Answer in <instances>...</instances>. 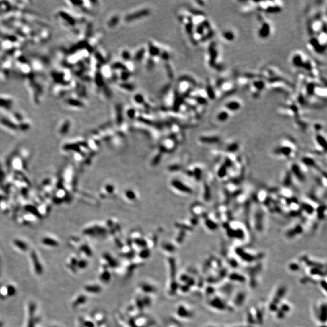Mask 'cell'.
I'll list each match as a JSON object with an SVG mask.
<instances>
[{"mask_svg":"<svg viewBox=\"0 0 327 327\" xmlns=\"http://www.w3.org/2000/svg\"><path fill=\"white\" fill-rule=\"evenodd\" d=\"M78 266L81 268H83L85 267V262L84 261H81L78 264Z\"/></svg>","mask_w":327,"mask_h":327,"instance_id":"obj_18","label":"cell"},{"mask_svg":"<svg viewBox=\"0 0 327 327\" xmlns=\"http://www.w3.org/2000/svg\"><path fill=\"white\" fill-rule=\"evenodd\" d=\"M4 199H5V198L4 197V196H2V195H0V201H2V200H4Z\"/></svg>","mask_w":327,"mask_h":327,"instance_id":"obj_19","label":"cell"},{"mask_svg":"<svg viewBox=\"0 0 327 327\" xmlns=\"http://www.w3.org/2000/svg\"><path fill=\"white\" fill-rule=\"evenodd\" d=\"M135 100L136 101H137V102H139V103L142 102V101H144L143 96H141V95H139L135 96Z\"/></svg>","mask_w":327,"mask_h":327,"instance_id":"obj_15","label":"cell"},{"mask_svg":"<svg viewBox=\"0 0 327 327\" xmlns=\"http://www.w3.org/2000/svg\"><path fill=\"white\" fill-rule=\"evenodd\" d=\"M3 326V324L1 322H0V327H2Z\"/></svg>","mask_w":327,"mask_h":327,"instance_id":"obj_20","label":"cell"},{"mask_svg":"<svg viewBox=\"0 0 327 327\" xmlns=\"http://www.w3.org/2000/svg\"><path fill=\"white\" fill-rule=\"evenodd\" d=\"M223 36H224L225 38H226L227 40H228L229 41H231L232 40H233V38H234L233 34L231 32H225L223 33Z\"/></svg>","mask_w":327,"mask_h":327,"instance_id":"obj_12","label":"cell"},{"mask_svg":"<svg viewBox=\"0 0 327 327\" xmlns=\"http://www.w3.org/2000/svg\"><path fill=\"white\" fill-rule=\"evenodd\" d=\"M14 244L15 245V246L17 247L19 249H20L22 251H27L28 250V246H27V245L23 241H21L20 239H15L14 241Z\"/></svg>","mask_w":327,"mask_h":327,"instance_id":"obj_6","label":"cell"},{"mask_svg":"<svg viewBox=\"0 0 327 327\" xmlns=\"http://www.w3.org/2000/svg\"><path fill=\"white\" fill-rule=\"evenodd\" d=\"M7 292L8 296H13L16 293V289L12 285H8L7 287Z\"/></svg>","mask_w":327,"mask_h":327,"instance_id":"obj_11","label":"cell"},{"mask_svg":"<svg viewBox=\"0 0 327 327\" xmlns=\"http://www.w3.org/2000/svg\"><path fill=\"white\" fill-rule=\"evenodd\" d=\"M228 118V113L227 111H222L217 114V119L219 121H225Z\"/></svg>","mask_w":327,"mask_h":327,"instance_id":"obj_9","label":"cell"},{"mask_svg":"<svg viewBox=\"0 0 327 327\" xmlns=\"http://www.w3.org/2000/svg\"><path fill=\"white\" fill-rule=\"evenodd\" d=\"M225 107H226V108L228 109V110L236 111L239 110L240 107H241V105H240L239 102H238V101H231L226 103V104L225 105Z\"/></svg>","mask_w":327,"mask_h":327,"instance_id":"obj_4","label":"cell"},{"mask_svg":"<svg viewBox=\"0 0 327 327\" xmlns=\"http://www.w3.org/2000/svg\"><path fill=\"white\" fill-rule=\"evenodd\" d=\"M42 244H44V245H48V246H52V247H57L58 244V242L55 241V240L52 239V238H44L42 239Z\"/></svg>","mask_w":327,"mask_h":327,"instance_id":"obj_5","label":"cell"},{"mask_svg":"<svg viewBox=\"0 0 327 327\" xmlns=\"http://www.w3.org/2000/svg\"><path fill=\"white\" fill-rule=\"evenodd\" d=\"M35 305L34 303H30L29 305V320L28 322V327H34V313L35 310Z\"/></svg>","mask_w":327,"mask_h":327,"instance_id":"obj_3","label":"cell"},{"mask_svg":"<svg viewBox=\"0 0 327 327\" xmlns=\"http://www.w3.org/2000/svg\"><path fill=\"white\" fill-rule=\"evenodd\" d=\"M3 177H4V173L1 167H0V185H1L2 181L3 180Z\"/></svg>","mask_w":327,"mask_h":327,"instance_id":"obj_16","label":"cell"},{"mask_svg":"<svg viewBox=\"0 0 327 327\" xmlns=\"http://www.w3.org/2000/svg\"><path fill=\"white\" fill-rule=\"evenodd\" d=\"M149 13L150 12L149 10L144 9L143 10H140L139 12H136L130 15H128L127 17L125 18V20H126V21H132L138 18H141L142 17H144V16L149 15Z\"/></svg>","mask_w":327,"mask_h":327,"instance_id":"obj_2","label":"cell"},{"mask_svg":"<svg viewBox=\"0 0 327 327\" xmlns=\"http://www.w3.org/2000/svg\"><path fill=\"white\" fill-rule=\"evenodd\" d=\"M117 21H118L117 18H113L110 22H108V26H110V27H113V26L115 25V24L117 23Z\"/></svg>","mask_w":327,"mask_h":327,"instance_id":"obj_14","label":"cell"},{"mask_svg":"<svg viewBox=\"0 0 327 327\" xmlns=\"http://www.w3.org/2000/svg\"><path fill=\"white\" fill-rule=\"evenodd\" d=\"M122 57L124 59H129L130 58V54L129 53L127 52H124L122 53Z\"/></svg>","mask_w":327,"mask_h":327,"instance_id":"obj_17","label":"cell"},{"mask_svg":"<svg viewBox=\"0 0 327 327\" xmlns=\"http://www.w3.org/2000/svg\"><path fill=\"white\" fill-rule=\"evenodd\" d=\"M0 122H1L2 124L5 125V127H7L10 129H16V126L15 125V124L13 122H11L9 120L3 118V119H1Z\"/></svg>","mask_w":327,"mask_h":327,"instance_id":"obj_8","label":"cell"},{"mask_svg":"<svg viewBox=\"0 0 327 327\" xmlns=\"http://www.w3.org/2000/svg\"><path fill=\"white\" fill-rule=\"evenodd\" d=\"M69 122H65V123L63 125L62 128H61V129H60V133H61L63 134V135H64V134H65V133H66L67 132L68 130H69Z\"/></svg>","mask_w":327,"mask_h":327,"instance_id":"obj_13","label":"cell"},{"mask_svg":"<svg viewBox=\"0 0 327 327\" xmlns=\"http://www.w3.org/2000/svg\"><path fill=\"white\" fill-rule=\"evenodd\" d=\"M85 301V297L83 296H81L76 299V301H75V302L73 303V307H78L79 304L84 303Z\"/></svg>","mask_w":327,"mask_h":327,"instance_id":"obj_10","label":"cell"},{"mask_svg":"<svg viewBox=\"0 0 327 327\" xmlns=\"http://www.w3.org/2000/svg\"><path fill=\"white\" fill-rule=\"evenodd\" d=\"M30 256H31V259L33 261V264H34L35 272L38 275H42L43 272V268L42 265L40 262V260L38 258L37 254H36L34 251H33L30 254Z\"/></svg>","mask_w":327,"mask_h":327,"instance_id":"obj_1","label":"cell"},{"mask_svg":"<svg viewBox=\"0 0 327 327\" xmlns=\"http://www.w3.org/2000/svg\"><path fill=\"white\" fill-rule=\"evenodd\" d=\"M259 34L262 37H265L268 36V34H270V26H268V24H264L262 27H261Z\"/></svg>","mask_w":327,"mask_h":327,"instance_id":"obj_7","label":"cell"}]
</instances>
